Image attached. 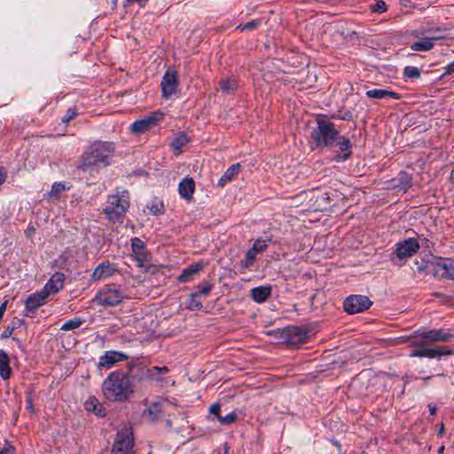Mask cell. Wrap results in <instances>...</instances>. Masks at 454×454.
<instances>
[{
  "label": "cell",
  "instance_id": "obj_1",
  "mask_svg": "<svg viewBox=\"0 0 454 454\" xmlns=\"http://www.w3.org/2000/svg\"><path fill=\"white\" fill-rule=\"evenodd\" d=\"M115 152V144L104 141L91 143L85 150L80 161V168L84 169L101 168L109 164Z\"/></svg>",
  "mask_w": 454,
  "mask_h": 454
},
{
  "label": "cell",
  "instance_id": "obj_2",
  "mask_svg": "<svg viewBox=\"0 0 454 454\" xmlns=\"http://www.w3.org/2000/svg\"><path fill=\"white\" fill-rule=\"evenodd\" d=\"M105 398L112 402H120L128 399L131 392L130 381L123 371L110 373L102 385Z\"/></svg>",
  "mask_w": 454,
  "mask_h": 454
},
{
  "label": "cell",
  "instance_id": "obj_3",
  "mask_svg": "<svg viewBox=\"0 0 454 454\" xmlns=\"http://www.w3.org/2000/svg\"><path fill=\"white\" fill-rule=\"evenodd\" d=\"M130 205L129 192L123 187H117L107 196L103 211L108 220L116 223L125 217Z\"/></svg>",
  "mask_w": 454,
  "mask_h": 454
},
{
  "label": "cell",
  "instance_id": "obj_4",
  "mask_svg": "<svg viewBox=\"0 0 454 454\" xmlns=\"http://www.w3.org/2000/svg\"><path fill=\"white\" fill-rule=\"evenodd\" d=\"M65 282V276L62 273H56L49 279L44 289L33 293L25 301V308L29 312L36 311L46 304L52 295L62 291Z\"/></svg>",
  "mask_w": 454,
  "mask_h": 454
},
{
  "label": "cell",
  "instance_id": "obj_5",
  "mask_svg": "<svg viewBox=\"0 0 454 454\" xmlns=\"http://www.w3.org/2000/svg\"><path fill=\"white\" fill-rule=\"evenodd\" d=\"M312 140L318 147H328L337 142L339 133L334 123L328 117L319 116L317 118V126L312 131Z\"/></svg>",
  "mask_w": 454,
  "mask_h": 454
},
{
  "label": "cell",
  "instance_id": "obj_6",
  "mask_svg": "<svg viewBox=\"0 0 454 454\" xmlns=\"http://www.w3.org/2000/svg\"><path fill=\"white\" fill-rule=\"evenodd\" d=\"M272 337L282 340L284 344L291 345H301L308 342L312 336L311 329L306 327L289 326L286 328H278L275 330L267 333Z\"/></svg>",
  "mask_w": 454,
  "mask_h": 454
},
{
  "label": "cell",
  "instance_id": "obj_7",
  "mask_svg": "<svg viewBox=\"0 0 454 454\" xmlns=\"http://www.w3.org/2000/svg\"><path fill=\"white\" fill-rule=\"evenodd\" d=\"M134 445L133 428L123 425L117 432L110 454H131Z\"/></svg>",
  "mask_w": 454,
  "mask_h": 454
},
{
  "label": "cell",
  "instance_id": "obj_8",
  "mask_svg": "<svg viewBox=\"0 0 454 454\" xmlns=\"http://www.w3.org/2000/svg\"><path fill=\"white\" fill-rule=\"evenodd\" d=\"M373 305V301L366 295H351L344 300V310L349 315L358 314L370 310Z\"/></svg>",
  "mask_w": 454,
  "mask_h": 454
},
{
  "label": "cell",
  "instance_id": "obj_9",
  "mask_svg": "<svg viewBox=\"0 0 454 454\" xmlns=\"http://www.w3.org/2000/svg\"><path fill=\"white\" fill-rule=\"evenodd\" d=\"M179 86V77L175 68H169L165 75L162 78L161 83V90L162 96L165 99H169L176 94Z\"/></svg>",
  "mask_w": 454,
  "mask_h": 454
},
{
  "label": "cell",
  "instance_id": "obj_10",
  "mask_svg": "<svg viewBox=\"0 0 454 454\" xmlns=\"http://www.w3.org/2000/svg\"><path fill=\"white\" fill-rule=\"evenodd\" d=\"M123 293L120 290L112 288L101 289L96 295V302L103 306H116L123 302Z\"/></svg>",
  "mask_w": 454,
  "mask_h": 454
},
{
  "label": "cell",
  "instance_id": "obj_11",
  "mask_svg": "<svg viewBox=\"0 0 454 454\" xmlns=\"http://www.w3.org/2000/svg\"><path fill=\"white\" fill-rule=\"evenodd\" d=\"M162 118H163V113H160V112L154 113L148 117H144L142 119L137 120L135 123H133L130 126V130L133 133H136V134L146 133L153 127L156 126V124L159 123Z\"/></svg>",
  "mask_w": 454,
  "mask_h": 454
},
{
  "label": "cell",
  "instance_id": "obj_12",
  "mask_svg": "<svg viewBox=\"0 0 454 454\" xmlns=\"http://www.w3.org/2000/svg\"><path fill=\"white\" fill-rule=\"evenodd\" d=\"M420 250V243L415 238H409L398 244L396 255L399 259H408L414 256Z\"/></svg>",
  "mask_w": 454,
  "mask_h": 454
},
{
  "label": "cell",
  "instance_id": "obj_13",
  "mask_svg": "<svg viewBox=\"0 0 454 454\" xmlns=\"http://www.w3.org/2000/svg\"><path fill=\"white\" fill-rule=\"evenodd\" d=\"M129 357L123 352L116 351V350H109L101 356L100 358V366L101 367H104V368H110L117 364L125 361Z\"/></svg>",
  "mask_w": 454,
  "mask_h": 454
},
{
  "label": "cell",
  "instance_id": "obj_14",
  "mask_svg": "<svg viewBox=\"0 0 454 454\" xmlns=\"http://www.w3.org/2000/svg\"><path fill=\"white\" fill-rule=\"evenodd\" d=\"M131 250L133 256L140 264H144L149 259V253L146 244L139 238H133L131 240Z\"/></svg>",
  "mask_w": 454,
  "mask_h": 454
},
{
  "label": "cell",
  "instance_id": "obj_15",
  "mask_svg": "<svg viewBox=\"0 0 454 454\" xmlns=\"http://www.w3.org/2000/svg\"><path fill=\"white\" fill-rule=\"evenodd\" d=\"M268 245H269V241L268 240H263V239L256 240V242L254 243L253 247L247 253L246 258H245V261H244V266L248 267L250 264H252L255 262V260L256 259L257 256L260 253H262L263 251H264L267 249Z\"/></svg>",
  "mask_w": 454,
  "mask_h": 454
},
{
  "label": "cell",
  "instance_id": "obj_16",
  "mask_svg": "<svg viewBox=\"0 0 454 454\" xmlns=\"http://www.w3.org/2000/svg\"><path fill=\"white\" fill-rule=\"evenodd\" d=\"M195 180L192 179L191 177H186L179 183V195L182 198L185 199L186 201H189L193 198V196L195 195Z\"/></svg>",
  "mask_w": 454,
  "mask_h": 454
},
{
  "label": "cell",
  "instance_id": "obj_17",
  "mask_svg": "<svg viewBox=\"0 0 454 454\" xmlns=\"http://www.w3.org/2000/svg\"><path fill=\"white\" fill-rule=\"evenodd\" d=\"M115 273H116V269L113 268V266H111L110 263H101L94 270V272L91 275V279L92 281H97V280L108 278V277L113 275Z\"/></svg>",
  "mask_w": 454,
  "mask_h": 454
},
{
  "label": "cell",
  "instance_id": "obj_18",
  "mask_svg": "<svg viewBox=\"0 0 454 454\" xmlns=\"http://www.w3.org/2000/svg\"><path fill=\"white\" fill-rule=\"evenodd\" d=\"M272 294L271 286H259L252 289L251 296L255 302L257 304H263L270 298Z\"/></svg>",
  "mask_w": 454,
  "mask_h": 454
},
{
  "label": "cell",
  "instance_id": "obj_19",
  "mask_svg": "<svg viewBox=\"0 0 454 454\" xmlns=\"http://www.w3.org/2000/svg\"><path fill=\"white\" fill-rule=\"evenodd\" d=\"M85 407L88 412H91L92 414H94L97 417L103 418L106 416V410H105L104 406H102L101 402L94 396H91L87 399V401L85 404Z\"/></svg>",
  "mask_w": 454,
  "mask_h": 454
},
{
  "label": "cell",
  "instance_id": "obj_20",
  "mask_svg": "<svg viewBox=\"0 0 454 454\" xmlns=\"http://www.w3.org/2000/svg\"><path fill=\"white\" fill-rule=\"evenodd\" d=\"M352 153V145L349 139L342 138L339 142V149L338 154L335 157V161L337 162H344L350 158V155Z\"/></svg>",
  "mask_w": 454,
  "mask_h": 454
},
{
  "label": "cell",
  "instance_id": "obj_21",
  "mask_svg": "<svg viewBox=\"0 0 454 454\" xmlns=\"http://www.w3.org/2000/svg\"><path fill=\"white\" fill-rule=\"evenodd\" d=\"M11 367H10L9 356L3 350H0V376L3 380L9 379L11 376Z\"/></svg>",
  "mask_w": 454,
  "mask_h": 454
},
{
  "label": "cell",
  "instance_id": "obj_22",
  "mask_svg": "<svg viewBox=\"0 0 454 454\" xmlns=\"http://www.w3.org/2000/svg\"><path fill=\"white\" fill-rule=\"evenodd\" d=\"M203 267H204V263H197L192 264L191 266H189L188 268H186L182 273L181 275L179 276V281H182V282L188 281L189 279H193L195 276L198 275L199 273H201L202 269H203Z\"/></svg>",
  "mask_w": 454,
  "mask_h": 454
},
{
  "label": "cell",
  "instance_id": "obj_23",
  "mask_svg": "<svg viewBox=\"0 0 454 454\" xmlns=\"http://www.w3.org/2000/svg\"><path fill=\"white\" fill-rule=\"evenodd\" d=\"M451 354V350H432V349H427V350H417L415 353L412 354V356L414 357H439L442 356H446Z\"/></svg>",
  "mask_w": 454,
  "mask_h": 454
},
{
  "label": "cell",
  "instance_id": "obj_24",
  "mask_svg": "<svg viewBox=\"0 0 454 454\" xmlns=\"http://www.w3.org/2000/svg\"><path fill=\"white\" fill-rule=\"evenodd\" d=\"M240 169H241V165L238 163V164H234V165L232 166L231 168L227 169L226 172L224 173L223 177L219 179V181L218 183V186H224V185H226L227 183L232 181L239 174Z\"/></svg>",
  "mask_w": 454,
  "mask_h": 454
},
{
  "label": "cell",
  "instance_id": "obj_25",
  "mask_svg": "<svg viewBox=\"0 0 454 454\" xmlns=\"http://www.w3.org/2000/svg\"><path fill=\"white\" fill-rule=\"evenodd\" d=\"M189 136L185 133H179L171 142V146L174 153H179L183 149V147L189 142Z\"/></svg>",
  "mask_w": 454,
  "mask_h": 454
},
{
  "label": "cell",
  "instance_id": "obj_26",
  "mask_svg": "<svg viewBox=\"0 0 454 454\" xmlns=\"http://www.w3.org/2000/svg\"><path fill=\"white\" fill-rule=\"evenodd\" d=\"M367 97L371 99H383V98H392V99H399L401 96L396 94L394 91H389V90H383V89H373L367 91Z\"/></svg>",
  "mask_w": 454,
  "mask_h": 454
},
{
  "label": "cell",
  "instance_id": "obj_27",
  "mask_svg": "<svg viewBox=\"0 0 454 454\" xmlns=\"http://www.w3.org/2000/svg\"><path fill=\"white\" fill-rule=\"evenodd\" d=\"M146 208L150 214L154 216H160L164 213V204L159 198L153 199L152 201L147 204Z\"/></svg>",
  "mask_w": 454,
  "mask_h": 454
},
{
  "label": "cell",
  "instance_id": "obj_28",
  "mask_svg": "<svg viewBox=\"0 0 454 454\" xmlns=\"http://www.w3.org/2000/svg\"><path fill=\"white\" fill-rule=\"evenodd\" d=\"M68 187H69V186H68V184L63 183V182H58V183H55V184H53L52 190L49 193V197H51V198L58 197L59 195H62L63 192L68 190Z\"/></svg>",
  "mask_w": 454,
  "mask_h": 454
},
{
  "label": "cell",
  "instance_id": "obj_29",
  "mask_svg": "<svg viewBox=\"0 0 454 454\" xmlns=\"http://www.w3.org/2000/svg\"><path fill=\"white\" fill-rule=\"evenodd\" d=\"M83 323H84V319L83 318H73V319H70V320L66 322L65 324L63 325L62 328H61V330L65 332L72 331V330H75L77 328H80Z\"/></svg>",
  "mask_w": 454,
  "mask_h": 454
},
{
  "label": "cell",
  "instance_id": "obj_30",
  "mask_svg": "<svg viewBox=\"0 0 454 454\" xmlns=\"http://www.w3.org/2000/svg\"><path fill=\"white\" fill-rule=\"evenodd\" d=\"M434 47V44L430 42H417L413 44L412 49L415 52H428Z\"/></svg>",
  "mask_w": 454,
  "mask_h": 454
},
{
  "label": "cell",
  "instance_id": "obj_31",
  "mask_svg": "<svg viewBox=\"0 0 454 454\" xmlns=\"http://www.w3.org/2000/svg\"><path fill=\"white\" fill-rule=\"evenodd\" d=\"M404 75L407 78H419L421 77V71L416 67L408 66L404 70Z\"/></svg>",
  "mask_w": 454,
  "mask_h": 454
},
{
  "label": "cell",
  "instance_id": "obj_32",
  "mask_svg": "<svg viewBox=\"0 0 454 454\" xmlns=\"http://www.w3.org/2000/svg\"><path fill=\"white\" fill-rule=\"evenodd\" d=\"M371 10H372L373 13L381 14V13H386L387 11H388V7H387L385 2L378 1L376 3L373 4V6L371 7Z\"/></svg>",
  "mask_w": 454,
  "mask_h": 454
},
{
  "label": "cell",
  "instance_id": "obj_33",
  "mask_svg": "<svg viewBox=\"0 0 454 454\" xmlns=\"http://www.w3.org/2000/svg\"><path fill=\"white\" fill-rule=\"evenodd\" d=\"M0 454H16V450L13 445L7 442L6 445L0 450Z\"/></svg>",
  "mask_w": 454,
  "mask_h": 454
},
{
  "label": "cell",
  "instance_id": "obj_34",
  "mask_svg": "<svg viewBox=\"0 0 454 454\" xmlns=\"http://www.w3.org/2000/svg\"><path fill=\"white\" fill-rule=\"evenodd\" d=\"M7 305H8V302H7V301H5V302L1 305V306H0V322L2 321V319H3L4 318V315L6 313Z\"/></svg>",
  "mask_w": 454,
  "mask_h": 454
},
{
  "label": "cell",
  "instance_id": "obj_35",
  "mask_svg": "<svg viewBox=\"0 0 454 454\" xmlns=\"http://www.w3.org/2000/svg\"><path fill=\"white\" fill-rule=\"evenodd\" d=\"M7 179V172L3 168H0V186L3 185Z\"/></svg>",
  "mask_w": 454,
  "mask_h": 454
},
{
  "label": "cell",
  "instance_id": "obj_36",
  "mask_svg": "<svg viewBox=\"0 0 454 454\" xmlns=\"http://www.w3.org/2000/svg\"><path fill=\"white\" fill-rule=\"evenodd\" d=\"M256 25H257V23H255V22L247 23V24H245L244 26H242V29H253V28L256 27Z\"/></svg>",
  "mask_w": 454,
  "mask_h": 454
},
{
  "label": "cell",
  "instance_id": "obj_37",
  "mask_svg": "<svg viewBox=\"0 0 454 454\" xmlns=\"http://www.w3.org/2000/svg\"><path fill=\"white\" fill-rule=\"evenodd\" d=\"M360 454H367V452H366V451H362Z\"/></svg>",
  "mask_w": 454,
  "mask_h": 454
}]
</instances>
